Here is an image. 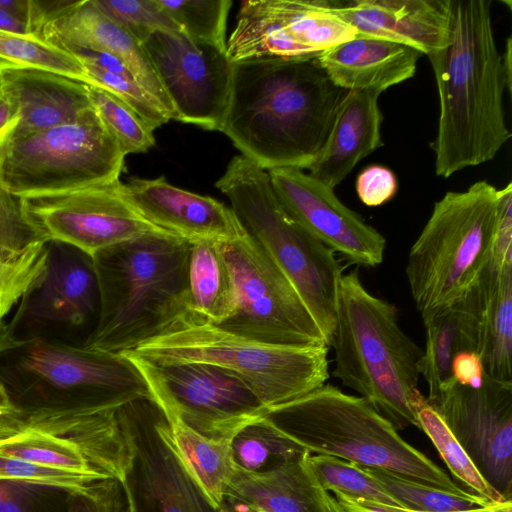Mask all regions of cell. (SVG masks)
I'll return each instance as SVG.
<instances>
[{
    "label": "cell",
    "mask_w": 512,
    "mask_h": 512,
    "mask_svg": "<svg viewBox=\"0 0 512 512\" xmlns=\"http://www.w3.org/2000/svg\"><path fill=\"white\" fill-rule=\"evenodd\" d=\"M345 90L315 59L252 58L233 62L220 131L260 168L308 169L332 128Z\"/></svg>",
    "instance_id": "obj_1"
},
{
    "label": "cell",
    "mask_w": 512,
    "mask_h": 512,
    "mask_svg": "<svg viewBox=\"0 0 512 512\" xmlns=\"http://www.w3.org/2000/svg\"><path fill=\"white\" fill-rule=\"evenodd\" d=\"M439 99L431 148L436 175L448 178L495 158L510 140L503 105L511 87L493 23L491 0H450L445 44L427 55Z\"/></svg>",
    "instance_id": "obj_2"
},
{
    "label": "cell",
    "mask_w": 512,
    "mask_h": 512,
    "mask_svg": "<svg viewBox=\"0 0 512 512\" xmlns=\"http://www.w3.org/2000/svg\"><path fill=\"white\" fill-rule=\"evenodd\" d=\"M189 242L153 231L98 253L100 318L84 346L122 353L194 317Z\"/></svg>",
    "instance_id": "obj_3"
},
{
    "label": "cell",
    "mask_w": 512,
    "mask_h": 512,
    "mask_svg": "<svg viewBox=\"0 0 512 512\" xmlns=\"http://www.w3.org/2000/svg\"><path fill=\"white\" fill-rule=\"evenodd\" d=\"M330 346L333 377L397 430L419 428L411 394L418 389L423 350L400 327L396 306L371 294L357 269L339 279Z\"/></svg>",
    "instance_id": "obj_4"
},
{
    "label": "cell",
    "mask_w": 512,
    "mask_h": 512,
    "mask_svg": "<svg viewBox=\"0 0 512 512\" xmlns=\"http://www.w3.org/2000/svg\"><path fill=\"white\" fill-rule=\"evenodd\" d=\"M264 418L311 454L392 471L447 492L469 493L424 453L405 441L365 399L332 384L267 410Z\"/></svg>",
    "instance_id": "obj_5"
},
{
    "label": "cell",
    "mask_w": 512,
    "mask_h": 512,
    "mask_svg": "<svg viewBox=\"0 0 512 512\" xmlns=\"http://www.w3.org/2000/svg\"><path fill=\"white\" fill-rule=\"evenodd\" d=\"M498 197V188L479 180L435 202L405 269L423 324L461 301L480 279L492 254Z\"/></svg>",
    "instance_id": "obj_6"
},
{
    "label": "cell",
    "mask_w": 512,
    "mask_h": 512,
    "mask_svg": "<svg viewBox=\"0 0 512 512\" xmlns=\"http://www.w3.org/2000/svg\"><path fill=\"white\" fill-rule=\"evenodd\" d=\"M328 351L327 345L257 341L196 316L131 350L155 364L204 363L222 368L243 380L267 409L324 385L329 378Z\"/></svg>",
    "instance_id": "obj_7"
},
{
    "label": "cell",
    "mask_w": 512,
    "mask_h": 512,
    "mask_svg": "<svg viewBox=\"0 0 512 512\" xmlns=\"http://www.w3.org/2000/svg\"><path fill=\"white\" fill-rule=\"evenodd\" d=\"M215 186L245 231L293 283L329 347L343 273L335 252L286 213L268 171L243 155L231 159Z\"/></svg>",
    "instance_id": "obj_8"
},
{
    "label": "cell",
    "mask_w": 512,
    "mask_h": 512,
    "mask_svg": "<svg viewBox=\"0 0 512 512\" xmlns=\"http://www.w3.org/2000/svg\"><path fill=\"white\" fill-rule=\"evenodd\" d=\"M125 154L93 109L79 120L11 139L0 150V178L17 197L119 180Z\"/></svg>",
    "instance_id": "obj_9"
},
{
    "label": "cell",
    "mask_w": 512,
    "mask_h": 512,
    "mask_svg": "<svg viewBox=\"0 0 512 512\" xmlns=\"http://www.w3.org/2000/svg\"><path fill=\"white\" fill-rule=\"evenodd\" d=\"M124 439L122 480L131 512H221L192 475L154 401L118 412Z\"/></svg>",
    "instance_id": "obj_10"
},
{
    "label": "cell",
    "mask_w": 512,
    "mask_h": 512,
    "mask_svg": "<svg viewBox=\"0 0 512 512\" xmlns=\"http://www.w3.org/2000/svg\"><path fill=\"white\" fill-rule=\"evenodd\" d=\"M223 249L237 303L233 314L217 326L266 343L327 345L293 283L254 238L245 231L224 242Z\"/></svg>",
    "instance_id": "obj_11"
},
{
    "label": "cell",
    "mask_w": 512,
    "mask_h": 512,
    "mask_svg": "<svg viewBox=\"0 0 512 512\" xmlns=\"http://www.w3.org/2000/svg\"><path fill=\"white\" fill-rule=\"evenodd\" d=\"M121 354L141 372L159 407L209 439H231L268 410L243 380L217 366L155 364L131 351Z\"/></svg>",
    "instance_id": "obj_12"
},
{
    "label": "cell",
    "mask_w": 512,
    "mask_h": 512,
    "mask_svg": "<svg viewBox=\"0 0 512 512\" xmlns=\"http://www.w3.org/2000/svg\"><path fill=\"white\" fill-rule=\"evenodd\" d=\"M357 33L331 0H247L226 45L232 62L252 58L315 59Z\"/></svg>",
    "instance_id": "obj_13"
},
{
    "label": "cell",
    "mask_w": 512,
    "mask_h": 512,
    "mask_svg": "<svg viewBox=\"0 0 512 512\" xmlns=\"http://www.w3.org/2000/svg\"><path fill=\"white\" fill-rule=\"evenodd\" d=\"M25 216L45 242L75 247L91 260L103 250L162 231L124 200L120 180L65 192L20 197Z\"/></svg>",
    "instance_id": "obj_14"
},
{
    "label": "cell",
    "mask_w": 512,
    "mask_h": 512,
    "mask_svg": "<svg viewBox=\"0 0 512 512\" xmlns=\"http://www.w3.org/2000/svg\"><path fill=\"white\" fill-rule=\"evenodd\" d=\"M173 106L174 120L220 131L231 93L227 51L180 32L155 31L142 42Z\"/></svg>",
    "instance_id": "obj_15"
},
{
    "label": "cell",
    "mask_w": 512,
    "mask_h": 512,
    "mask_svg": "<svg viewBox=\"0 0 512 512\" xmlns=\"http://www.w3.org/2000/svg\"><path fill=\"white\" fill-rule=\"evenodd\" d=\"M426 400L487 482L511 499L512 382L485 375L479 387L455 382Z\"/></svg>",
    "instance_id": "obj_16"
},
{
    "label": "cell",
    "mask_w": 512,
    "mask_h": 512,
    "mask_svg": "<svg viewBox=\"0 0 512 512\" xmlns=\"http://www.w3.org/2000/svg\"><path fill=\"white\" fill-rule=\"evenodd\" d=\"M19 366L47 385L68 391L56 400L122 408L151 400L149 387L135 364L124 354L75 347L42 339L20 341Z\"/></svg>",
    "instance_id": "obj_17"
},
{
    "label": "cell",
    "mask_w": 512,
    "mask_h": 512,
    "mask_svg": "<svg viewBox=\"0 0 512 512\" xmlns=\"http://www.w3.org/2000/svg\"><path fill=\"white\" fill-rule=\"evenodd\" d=\"M268 174L286 213L335 253L358 266L383 262L385 237L342 203L334 189L301 169L278 168Z\"/></svg>",
    "instance_id": "obj_18"
},
{
    "label": "cell",
    "mask_w": 512,
    "mask_h": 512,
    "mask_svg": "<svg viewBox=\"0 0 512 512\" xmlns=\"http://www.w3.org/2000/svg\"><path fill=\"white\" fill-rule=\"evenodd\" d=\"M39 34L68 52L102 51L119 58L169 119H174L173 106L143 44L93 0L50 1Z\"/></svg>",
    "instance_id": "obj_19"
},
{
    "label": "cell",
    "mask_w": 512,
    "mask_h": 512,
    "mask_svg": "<svg viewBox=\"0 0 512 512\" xmlns=\"http://www.w3.org/2000/svg\"><path fill=\"white\" fill-rule=\"evenodd\" d=\"M121 194L148 223L190 244L230 242L245 234L230 207L212 197L175 187L164 176L129 178L121 182Z\"/></svg>",
    "instance_id": "obj_20"
},
{
    "label": "cell",
    "mask_w": 512,
    "mask_h": 512,
    "mask_svg": "<svg viewBox=\"0 0 512 512\" xmlns=\"http://www.w3.org/2000/svg\"><path fill=\"white\" fill-rule=\"evenodd\" d=\"M332 9L356 37L399 43L426 56L447 40L450 0L332 1Z\"/></svg>",
    "instance_id": "obj_21"
},
{
    "label": "cell",
    "mask_w": 512,
    "mask_h": 512,
    "mask_svg": "<svg viewBox=\"0 0 512 512\" xmlns=\"http://www.w3.org/2000/svg\"><path fill=\"white\" fill-rule=\"evenodd\" d=\"M380 94L374 90L345 92L326 141L308 168L311 176L334 189L362 159L384 145Z\"/></svg>",
    "instance_id": "obj_22"
},
{
    "label": "cell",
    "mask_w": 512,
    "mask_h": 512,
    "mask_svg": "<svg viewBox=\"0 0 512 512\" xmlns=\"http://www.w3.org/2000/svg\"><path fill=\"white\" fill-rule=\"evenodd\" d=\"M0 72L20 109L11 139L79 120L94 109L86 83L34 67L0 63Z\"/></svg>",
    "instance_id": "obj_23"
},
{
    "label": "cell",
    "mask_w": 512,
    "mask_h": 512,
    "mask_svg": "<svg viewBox=\"0 0 512 512\" xmlns=\"http://www.w3.org/2000/svg\"><path fill=\"white\" fill-rule=\"evenodd\" d=\"M423 54L399 43L355 37L337 44L315 58L337 87L379 93L412 78Z\"/></svg>",
    "instance_id": "obj_24"
},
{
    "label": "cell",
    "mask_w": 512,
    "mask_h": 512,
    "mask_svg": "<svg viewBox=\"0 0 512 512\" xmlns=\"http://www.w3.org/2000/svg\"><path fill=\"white\" fill-rule=\"evenodd\" d=\"M479 295L478 348L486 376L512 382V265L490 259L476 284Z\"/></svg>",
    "instance_id": "obj_25"
},
{
    "label": "cell",
    "mask_w": 512,
    "mask_h": 512,
    "mask_svg": "<svg viewBox=\"0 0 512 512\" xmlns=\"http://www.w3.org/2000/svg\"><path fill=\"white\" fill-rule=\"evenodd\" d=\"M479 295L476 285L458 303L436 314L424 324L426 345L419 370L432 399L454 382L452 362L464 351L477 353Z\"/></svg>",
    "instance_id": "obj_26"
},
{
    "label": "cell",
    "mask_w": 512,
    "mask_h": 512,
    "mask_svg": "<svg viewBox=\"0 0 512 512\" xmlns=\"http://www.w3.org/2000/svg\"><path fill=\"white\" fill-rule=\"evenodd\" d=\"M308 453L264 473L235 467L223 502L249 504L266 512H324L306 462Z\"/></svg>",
    "instance_id": "obj_27"
},
{
    "label": "cell",
    "mask_w": 512,
    "mask_h": 512,
    "mask_svg": "<svg viewBox=\"0 0 512 512\" xmlns=\"http://www.w3.org/2000/svg\"><path fill=\"white\" fill-rule=\"evenodd\" d=\"M0 456L100 478L113 476L74 443L21 418L12 404L0 409Z\"/></svg>",
    "instance_id": "obj_28"
},
{
    "label": "cell",
    "mask_w": 512,
    "mask_h": 512,
    "mask_svg": "<svg viewBox=\"0 0 512 512\" xmlns=\"http://www.w3.org/2000/svg\"><path fill=\"white\" fill-rule=\"evenodd\" d=\"M224 242L199 241L191 245L189 290L196 317L214 325L226 321L236 308V290L225 258Z\"/></svg>",
    "instance_id": "obj_29"
},
{
    "label": "cell",
    "mask_w": 512,
    "mask_h": 512,
    "mask_svg": "<svg viewBox=\"0 0 512 512\" xmlns=\"http://www.w3.org/2000/svg\"><path fill=\"white\" fill-rule=\"evenodd\" d=\"M159 408L167 419L172 439L184 463L212 503L220 509L235 472L231 439L214 440L204 437L172 411Z\"/></svg>",
    "instance_id": "obj_30"
},
{
    "label": "cell",
    "mask_w": 512,
    "mask_h": 512,
    "mask_svg": "<svg viewBox=\"0 0 512 512\" xmlns=\"http://www.w3.org/2000/svg\"><path fill=\"white\" fill-rule=\"evenodd\" d=\"M41 308L47 317L82 324L94 310L98 281L93 262L69 258L52 264L40 288ZM39 289V290H40Z\"/></svg>",
    "instance_id": "obj_31"
},
{
    "label": "cell",
    "mask_w": 512,
    "mask_h": 512,
    "mask_svg": "<svg viewBox=\"0 0 512 512\" xmlns=\"http://www.w3.org/2000/svg\"><path fill=\"white\" fill-rule=\"evenodd\" d=\"M411 405L416 414L419 428L430 438L454 478L467 486L474 494L492 503L507 500L481 475L442 418L428 404L426 397L418 389L411 394Z\"/></svg>",
    "instance_id": "obj_32"
},
{
    "label": "cell",
    "mask_w": 512,
    "mask_h": 512,
    "mask_svg": "<svg viewBox=\"0 0 512 512\" xmlns=\"http://www.w3.org/2000/svg\"><path fill=\"white\" fill-rule=\"evenodd\" d=\"M236 468L264 473L303 456L307 450L275 429L264 416L240 429L230 440Z\"/></svg>",
    "instance_id": "obj_33"
},
{
    "label": "cell",
    "mask_w": 512,
    "mask_h": 512,
    "mask_svg": "<svg viewBox=\"0 0 512 512\" xmlns=\"http://www.w3.org/2000/svg\"><path fill=\"white\" fill-rule=\"evenodd\" d=\"M361 466V465H360ZM402 508L448 512L485 507L492 502L469 492L455 494L408 479L389 470L361 466Z\"/></svg>",
    "instance_id": "obj_34"
},
{
    "label": "cell",
    "mask_w": 512,
    "mask_h": 512,
    "mask_svg": "<svg viewBox=\"0 0 512 512\" xmlns=\"http://www.w3.org/2000/svg\"><path fill=\"white\" fill-rule=\"evenodd\" d=\"M47 242L37 241L22 250L0 255V320L22 300L39 290L50 265Z\"/></svg>",
    "instance_id": "obj_35"
},
{
    "label": "cell",
    "mask_w": 512,
    "mask_h": 512,
    "mask_svg": "<svg viewBox=\"0 0 512 512\" xmlns=\"http://www.w3.org/2000/svg\"><path fill=\"white\" fill-rule=\"evenodd\" d=\"M0 63L43 69L87 84L85 70L78 59L38 35L0 30Z\"/></svg>",
    "instance_id": "obj_36"
},
{
    "label": "cell",
    "mask_w": 512,
    "mask_h": 512,
    "mask_svg": "<svg viewBox=\"0 0 512 512\" xmlns=\"http://www.w3.org/2000/svg\"><path fill=\"white\" fill-rule=\"evenodd\" d=\"M180 32L197 44L226 50L231 0H156Z\"/></svg>",
    "instance_id": "obj_37"
},
{
    "label": "cell",
    "mask_w": 512,
    "mask_h": 512,
    "mask_svg": "<svg viewBox=\"0 0 512 512\" xmlns=\"http://www.w3.org/2000/svg\"><path fill=\"white\" fill-rule=\"evenodd\" d=\"M306 462L318 485L327 492H339L355 499L401 507L360 465L334 456L311 453H308Z\"/></svg>",
    "instance_id": "obj_38"
},
{
    "label": "cell",
    "mask_w": 512,
    "mask_h": 512,
    "mask_svg": "<svg viewBox=\"0 0 512 512\" xmlns=\"http://www.w3.org/2000/svg\"><path fill=\"white\" fill-rule=\"evenodd\" d=\"M87 89L94 110L125 156L155 144L154 131L133 109L102 88L87 84Z\"/></svg>",
    "instance_id": "obj_39"
},
{
    "label": "cell",
    "mask_w": 512,
    "mask_h": 512,
    "mask_svg": "<svg viewBox=\"0 0 512 512\" xmlns=\"http://www.w3.org/2000/svg\"><path fill=\"white\" fill-rule=\"evenodd\" d=\"M87 84L102 88L133 109L153 130L170 119L157 102L141 87L130 71L112 72L82 63Z\"/></svg>",
    "instance_id": "obj_40"
},
{
    "label": "cell",
    "mask_w": 512,
    "mask_h": 512,
    "mask_svg": "<svg viewBox=\"0 0 512 512\" xmlns=\"http://www.w3.org/2000/svg\"><path fill=\"white\" fill-rule=\"evenodd\" d=\"M93 2L104 14L123 26L141 43L155 31L180 32L156 0H93Z\"/></svg>",
    "instance_id": "obj_41"
},
{
    "label": "cell",
    "mask_w": 512,
    "mask_h": 512,
    "mask_svg": "<svg viewBox=\"0 0 512 512\" xmlns=\"http://www.w3.org/2000/svg\"><path fill=\"white\" fill-rule=\"evenodd\" d=\"M70 490L0 479V512H67Z\"/></svg>",
    "instance_id": "obj_42"
},
{
    "label": "cell",
    "mask_w": 512,
    "mask_h": 512,
    "mask_svg": "<svg viewBox=\"0 0 512 512\" xmlns=\"http://www.w3.org/2000/svg\"><path fill=\"white\" fill-rule=\"evenodd\" d=\"M67 512H131L120 477L111 476L71 489Z\"/></svg>",
    "instance_id": "obj_43"
},
{
    "label": "cell",
    "mask_w": 512,
    "mask_h": 512,
    "mask_svg": "<svg viewBox=\"0 0 512 512\" xmlns=\"http://www.w3.org/2000/svg\"><path fill=\"white\" fill-rule=\"evenodd\" d=\"M0 479L76 489L102 478L0 456Z\"/></svg>",
    "instance_id": "obj_44"
},
{
    "label": "cell",
    "mask_w": 512,
    "mask_h": 512,
    "mask_svg": "<svg viewBox=\"0 0 512 512\" xmlns=\"http://www.w3.org/2000/svg\"><path fill=\"white\" fill-rule=\"evenodd\" d=\"M40 240L25 216L20 198L0 178V255L16 253Z\"/></svg>",
    "instance_id": "obj_45"
},
{
    "label": "cell",
    "mask_w": 512,
    "mask_h": 512,
    "mask_svg": "<svg viewBox=\"0 0 512 512\" xmlns=\"http://www.w3.org/2000/svg\"><path fill=\"white\" fill-rule=\"evenodd\" d=\"M395 174L387 167L370 165L358 175L356 192L367 206L375 207L391 200L397 192Z\"/></svg>",
    "instance_id": "obj_46"
},
{
    "label": "cell",
    "mask_w": 512,
    "mask_h": 512,
    "mask_svg": "<svg viewBox=\"0 0 512 512\" xmlns=\"http://www.w3.org/2000/svg\"><path fill=\"white\" fill-rule=\"evenodd\" d=\"M454 382L469 387L482 385L485 373L480 356L471 351L458 353L452 362Z\"/></svg>",
    "instance_id": "obj_47"
},
{
    "label": "cell",
    "mask_w": 512,
    "mask_h": 512,
    "mask_svg": "<svg viewBox=\"0 0 512 512\" xmlns=\"http://www.w3.org/2000/svg\"><path fill=\"white\" fill-rule=\"evenodd\" d=\"M335 499L340 504L345 512H430V511H420V510H412L408 508L390 506L386 504H381L377 502L361 500L351 498L339 492L333 493ZM491 503L488 506L468 509V510H459V511H448V512H496L497 504Z\"/></svg>",
    "instance_id": "obj_48"
},
{
    "label": "cell",
    "mask_w": 512,
    "mask_h": 512,
    "mask_svg": "<svg viewBox=\"0 0 512 512\" xmlns=\"http://www.w3.org/2000/svg\"><path fill=\"white\" fill-rule=\"evenodd\" d=\"M19 121V106L6 89L0 72V150L11 140Z\"/></svg>",
    "instance_id": "obj_49"
},
{
    "label": "cell",
    "mask_w": 512,
    "mask_h": 512,
    "mask_svg": "<svg viewBox=\"0 0 512 512\" xmlns=\"http://www.w3.org/2000/svg\"><path fill=\"white\" fill-rule=\"evenodd\" d=\"M0 30L18 35H38L29 19L2 8H0Z\"/></svg>",
    "instance_id": "obj_50"
},
{
    "label": "cell",
    "mask_w": 512,
    "mask_h": 512,
    "mask_svg": "<svg viewBox=\"0 0 512 512\" xmlns=\"http://www.w3.org/2000/svg\"><path fill=\"white\" fill-rule=\"evenodd\" d=\"M19 344V340L12 339L4 342H0V353L15 349L17 345ZM12 404V397L4 385V383L0 380V409L8 407Z\"/></svg>",
    "instance_id": "obj_51"
},
{
    "label": "cell",
    "mask_w": 512,
    "mask_h": 512,
    "mask_svg": "<svg viewBox=\"0 0 512 512\" xmlns=\"http://www.w3.org/2000/svg\"><path fill=\"white\" fill-rule=\"evenodd\" d=\"M316 481V480H315ZM317 483V482H316ZM317 492L324 512H345L334 496L323 490L317 483Z\"/></svg>",
    "instance_id": "obj_52"
},
{
    "label": "cell",
    "mask_w": 512,
    "mask_h": 512,
    "mask_svg": "<svg viewBox=\"0 0 512 512\" xmlns=\"http://www.w3.org/2000/svg\"><path fill=\"white\" fill-rule=\"evenodd\" d=\"M502 55V63L509 86L512 88V39L507 38L504 52Z\"/></svg>",
    "instance_id": "obj_53"
},
{
    "label": "cell",
    "mask_w": 512,
    "mask_h": 512,
    "mask_svg": "<svg viewBox=\"0 0 512 512\" xmlns=\"http://www.w3.org/2000/svg\"><path fill=\"white\" fill-rule=\"evenodd\" d=\"M221 512H266L253 505L244 503L223 502L220 507Z\"/></svg>",
    "instance_id": "obj_54"
}]
</instances>
